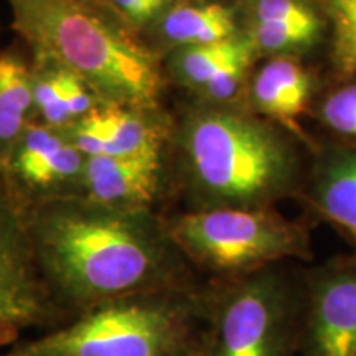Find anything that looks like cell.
<instances>
[{
	"label": "cell",
	"mask_w": 356,
	"mask_h": 356,
	"mask_svg": "<svg viewBox=\"0 0 356 356\" xmlns=\"http://www.w3.org/2000/svg\"><path fill=\"white\" fill-rule=\"evenodd\" d=\"M35 121L68 131L104 101L86 79L42 51H30Z\"/></svg>",
	"instance_id": "4fadbf2b"
},
{
	"label": "cell",
	"mask_w": 356,
	"mask_h": 356,
	"mask_svg": "<svg viewBox=\"0 0 356 356\" xmlns=\"http://www.w3.org/2000/svg\"><path fill=\"white\" fill-rule=\"evenodd\" d=\"M12 29L86 79L104 104L159 106L162 60L109 0H6Z\"/></svg>",
	"instance_id": "7a4b0ae2"
},
{
	"label": "cell",
	"mask_w": 356,
	"mask_h": 356,
	"mask_svg": "<svg viewBox=\"0 0 356 356\" xmlns=\"http://www.w3.org/2000/svg\"><path fill=\"white\" fill-rule=\"evenodd\" d=\"M178 149L197 207L261 208L291 177V159L273 132L221 106L198 104L178 127Z\"/></svg>",
	"instance_id": "277c9868"
},
{
	"label": "cell",
	"mask_w": 356,
	"mask_h": 356,
	"mask_svg": "<svg viewBox=\"0 0 356 356\" xmlns=\"http://www.w3.org/2000/svg\"><path fill=\"white\" fill-rule=\"evenodd\" d=\"M175 2H178V0H149V3L155 8V12H157L159 15L162 12H165L167 8H170Z\"/></svg>",
	"instance_id": "603a6c76"
},
{
	"label": "cell",
	"mask_w": 356,
	"mask_h": 356,
	"mask_svg": "<svg viewBox=\"0 0 356 356\" xmlns=\"http://www.w3.org/2000/svg\"><path fill=\"white\" fill-rule=\"evenodd\" d=\"M254 51V44L249 40V43L238 55L231 58L225 66H221V70L216 74H213L210 81L198 91V96L202 97L203 104L220 106L222 102L229 101L238 92L239 86L244 81V76H246Z\"/></svg>",
	"instance_id": "ffe728a7"
},
{
	"label": "cell",
	"mask_w": 356,
	"mask_h": 356,
	"mask_svg": "<svg viewBox=\"0 0 356 356\" xmlns=\"http://www.w3.org/2000/svg\"><path fill=\"white\" fill-rule=\"evenodd\" d=\"M35 121L30 65L19 51L0 53V165L6 167L22 136Z\"/></svg>",
	"instance_id": "9a60e30c"
},
{
	"label": "cell",
	"mask_w": 356,
	"mask_h": 356,
	"mask_svg": "<svg viewBox=\"0 0 356 356\" xmlns=\"http://www.w3.org/2000/svg\"><path fill=\"white\" fill-rule=\"evenodd\" d=\"M204 315V286L134 293L17 341L0 356H197Z\"/></svg>",
	"instance_id": "3957f363"
},
{
	"label": "cell",
	"mask_w": 356,
	"mask_h": 356,
	"mask_svg": "<svg viewBox=\"0 0 356 356\" xmlns=\"http://www.w3.org/2000/svg\"><path fill=\"white\" fill-rule=\"evenodd\" d=\"M38 270L70 320L134 293L200 287L155 211H121L73 197L26 208Z\"/></svg>",
	"instance_id": "6da1fadb"
},
{
	"label": "cell",
	"mask_w": 356,
	"mask_h": 356,
	"mask_svg": "<svg viewBox=\"0 0 356 356\" xmlns=\"http://www.w3.org/2000/svg\"><path fill=\"white\" fill-rule=\"evenodd\" d=\"M113 6L121 12L124 19L131 22L142 33L152 22L157 19L159 13L150 6L149 0H109Z\"/></svg>",
	"instance_id": "7402d4cb"
},
{
	"label": "cell",
	"mask_w": 356,
	"mask_h": 356,
	"mask_svg": "<svg viewBox=\"0 0 356 356\" xmlns=\"http://www.w3.org/2000/svg\"><path fill=\"white\" fill-rule=\"evenodd\" d=\"M66 132L86 157L163 159L170 140L160 106L102 104Z\"/></svg>",
	"instance_id": "30bf717a"
},
{
	"label": "cell",
	"mask_w": 356,
	"mask_h": 356,
	"mask_svg": "<svg viewBox=\"0 0 356 356\" xmlns=\"http://www.w3.org/2000/svg\"><path fill=\"white\" fill-rule=\"evenodd\" d=\"M332 25L333 61L341 73H356V0H315Z\"/></svg>",
	"instance_id": "d6986e66"
},
{
	"label": "cell",
	"mask_w": 356,
	"mask_h": 356,
	"mask_svg": "<svg viewBox=\"0 0 356 356\" xmlns=\"http://www.w3.org/2000/svg\"><path fill=\"white\" fill-rule=\"evenodd\" d=\"M68 322L38 270L26 207L0 165V348L30 328L50 332Z\"/></svg>",
	"instance_id": "52a82bcc"
},
{
	"label": "cell",
	"mask_w": 356,
	"mask_h": 356,
	"mask_svg": "<svg viewBox=\"0 0 356 356\" xmlns=\"http://www.w3.org/2000/svg\"><path fill=\"white\" fill-rule=\"evenodd\" d=\"M315 207L328 221L356 234V155L328 165L315 191Z\"/></svg>",
	"instance_id": "ac0fdd59"
},
{
	"label": "cell",
	"mask_w": 356,
	"mask_h": 356,
	"mask_svg": "<svg viewBox=\"0 0 356 356\" xmlns=\"http://www.w3.org/2000/svg\"><path fill=\"white\" fill-rule=\"evenodd\" d=\"M246 33L256 50L292 53L317 42L322 33V15L312 0H246Z\"/></svg>",
	"instance_id": "5bb4252c"
},
{
	"label": "cell",
	"mask_w": 356,
	"mask_h": 356,
	"mask_svg": "<svg viewBox=\"0 0 356 356\" xmlns=\"http://www.w3.org/2000/svg\"><path fill=\"white\" fill-rule=\"evenodd\" d=\"M353 238H355V256H353V261L356 262V234H353Z\"/></svg>",
	"instance_id": "cb8c5ba5"
},
{
	"label": "cell",
	"mask_w": 356,
	"mask_h": 356,
	"mask_svg": "<svg viewBox=\"0 0 356 356\" xmlns=\"http://www.w3.org/2000/svg\"><path fill=\"white\" fill-rule=\"evenodd\" d=\"M322 118L333 131L356 137V84L328 96L322 106Z\"/></svg>",
	"instance_id": "44dd1931"
},
{
	"label": "cell",
	"mask_w": 356,
	"mask_h": 356,
	"mask_svg": "<svg viewBox=\"0 0 356 356\" xmlns=\"http://www.w3.org/2000/svg\"><path fill=\"white\" fill-rule=\"evenodd\" d=\"M300 356H356V262L320 269L305 284Z\"/></svg>",
	"instance_id": "9c48e42d"
},
{
	"label": "cell",
	"mask_w": 356,
	"mask_h": 356,
	"mask_svg": "<svg viewBox=\"0 0 356 356\" xmlns=\"http://www.w3.org/2000/svg\"><path fill=\"white\" fill-rule=\"evenodd\" d=\"M163 159L86 157L79 198L121 211H155Z\"/></svg>",
	"instance_id": "8fae6325"
},
{
	"label": "cell",
	"mask_w": 356,
	"mask_h": 356,
	"mask_svg": "<svg viewBox=\"0 0 356 356\" xmlns=\"http://www.w3.org/2000/svg\"><path fill=\"white\" fill-rule=\"evenodd\" d=\"M165 222L186 261L215 280L310 256L307 231L262 207L188 210L165 218Z\"/></svg>",
	"instance_id": "8992f818"
},
{
	"label": "cell",
	"mask_w": 356,
	"mask_h": 356,
	"mask_svg": "<svg viewBox=\"0 0 356 356\" xmlns=\"http://www.w3.org/2000/svg\"><path fill=\"white\" fill-rule=\"evenodd\" d=\"M86 155L68 132L33 121L6 163L13 190L26 208L79 197Z\"/></svg>",
	"instance_id": "ba28073f"
},
{
	"label": "cell",
	"mask_w": 356,
	"mask_h": 356,
	"mask_svg": "<svg viewBox=\"0 0 356 356\" xmlns=\"http://www.w3.org/2000/svg\"><path fill=\"white\" fill-rule=\"evenodd\" d=\"M312 81L300 65L277 58L257 73L252 95L262 113L297 131V118L310 97Z\"/></svg>",
	"instance_id": "2e32d148"
},
{
	"label": "cell",
	"mask_w": 356,
	"mask_h": 356,
	"mask_svg": "<svg viewBox=\"0 0 356 356\" xmlns=\"http://www.w3.org/2000/svg\"><path fill=\"white\" fill-rule=\"evenodd\" d=\"M248 43L249 37L241 33L225 42L178 48L165 55L167 73L173 81L198 92Z\"/></svg>",
	"instance_id": "e0dca14e"
},
{
	"label": "cell",
	"mask_w": 356,
	"mask_h": 356,
	"mask_svg": "<svg viewBox=\"0 0 356 356\" xmlns=\"http://www.w3.org/2000/svg\"><path fill=\"white\" fill-rule=\"evenodd\" d=\"M241 35L233 7L218 0H178L142 32L149 48L162 53L202 47Z\"/></svg>",
	"instance_id": "7c38bea8"
},
{
	"label": "cell",
	"mask_w": 356,
	"mask_h": 356,
	"mask_svg": "<svg viewBox=\"0 0 356 356\" xmlns=\"http://www.w3.org/2000/svg\"><path fill=\"white\" fill-rule=\"evenodd\" d=\"M207 315L197 356H297L305 286L275 266L204 286Z\"/></svg>",
	"instance_id": "5b68a950"
}]
</instances>
